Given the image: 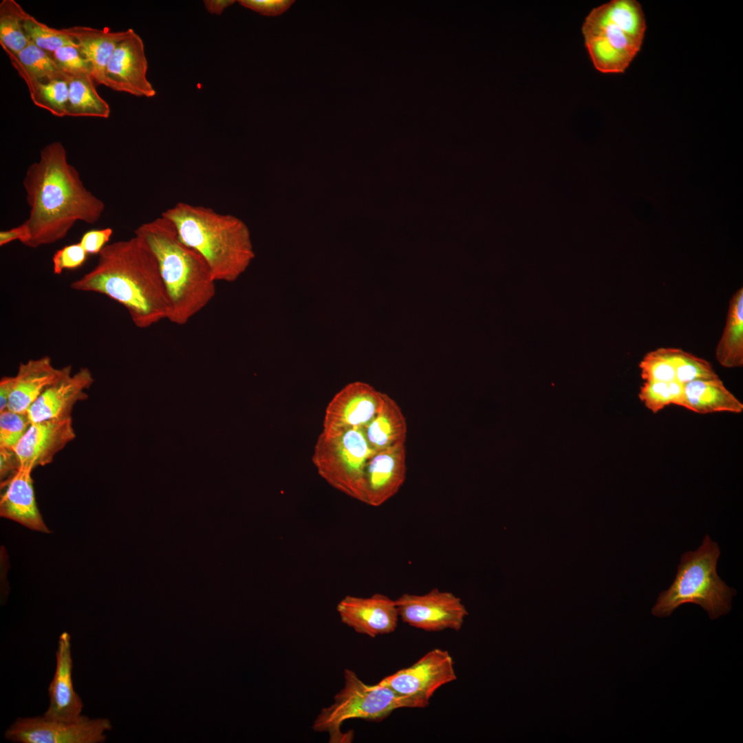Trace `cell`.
<instances>
[{"label": "cell", "instance_id": "obj_3", "mask_svg": "<svg viewBox=\"0 0 743 743\" xmlns=\"http://www.w3.org/2000/svg\"><path fill=\"white\" fill-rule=\"evenodd\" d=\"M134 233L158 261L169 303L167 319L176 325L186 324L215 294L216 280L208 265L180 239L173 223L162 215L141 224Z\"/></svg>", "mask_w": 743, "mask_h": 743}, {"label": "cell", "instance_id": "obj_24", "mask_svg": "<svg viewBox=\"0 0 743 743\" xmlns=\"http://www.w3.org/2000/svg\"><path fill=\"white\" fill-rule=\"evenodd\" d=\"M715 358L726 368L743 365V288L731 297L725 326L715 349Z\"/></svg>", "mask_w": 743, "mask_h": 743}, {"label": "cell", "instance_id": "obj_35", "mask_svg": "<svg viewBox=\"0 0 743 743\" xmlns=\"http://www.w3.org/2000/svg\"><path fill=\"white\" fill-rule=\"evenodd\" d=\"M87 255L79 242L63 247L56 250L52 257L54 273L60 274L64 270L81 266L86 261Z\"/></svg>", "mask_w": 743, "mask_h": 743}, {"label": "cell", "instance_id": "obj_12", "mask_svg": "<svg viewBox=\"0 0 743 743\" xmlns=\"http://www.w3.org/2000/svg\"><path fill=\"white\" fill-rule=\"evenodd\" d=\"M383 395L366 383L347 384L329 402L322 433L332 435L350 428H365L380 409Z\"/></svg>", "mask_w": 743, "mask_h": 743}, {"label": "cell", "instance_id": "obj_14", "mask_svg": "<svg viewBox=\"0 0 743 743\" xmlns=\"http://www.w3.org/2000/svg\"><path fill=\"white\" fill-rule=\"evenodd\" d=\"M406 475L405 443L375 452L365 468L361 502L381 506L398 492Z\"/></svg>", "mask_w": 743, "mask_h": 743}, {"label": "cell", "instance_id": "obj_19", "mask_svg": "<svg viewBox=\"0 0 743 743\" xmlns=\"http://www.w3.org/2000/svg\"><path fill=\"white\" fill-rule=\"evenodd\" d=\"M32 470L20 466L8 480L1 482V488L5 489L1 495L0 515L30 530L48 533L50 531L43 519L36 502Z\"/></svg>", "mask_w": 743, "mask_h": 743}, {"label": "cell", "instance_id": "obj_16", "mask_svg": "<svg viewBox=\"0 0 743 743\" xmlns=\"http://www.w3.org/2000/svg\"><path fill=\"white\" fill-rule=\"evenodd\" d=\"M75 437L72 417L32 422L14 448L20 466L34 469L50 464Z\"/></svg>", "mask_w": 743, "mask_h": 743}, {"label": "cell", "instance_id": "obj_40", "mask_svg": "<svg viewBox=\"0 0 743 743\" xmlns=\"http://www.w3.org/2000/svg\"><path fill=\"white\" fill-rule=\"evenodd\" d=\"M14 385V376H6L0 380V412L8 409V402Z\"/></svg>", "mask_w": 743, "mask_h": 743}, {"label": "cell", "instance_id": "obj_7", "mask_svg": "<svg viewBox=\"0 0 743 743\" xmlns=\"http://www.w3.org/2000/svg\"><path fill=\"white\" fill-rule=\"evenodd\" d=\"M400 708H419L411 698L399 696L387 686L367 685L349 669L344 671L343 688L333 703L321 709L312 729L330 735V742H351L352 733H343L341 725L350 719L380 721Z\"/></svg>", "mask_w": 743, "mask_h": 743}, {"label": "cell", "instance_id": "obj_9", "mask_svg": "<svg viewBox=\"0 0 743 743\" xmlns=\"http://www.w3.org/2000/svg\"><path fill=\"white\" fill-rule=\"evenodd\" d=\"M112 729L108 718L81 715L73 722L43 716L18 718L4 733L17 743H103Z\"/></svg>", "mask_w": 743, "mask_h": 743}, {"label": "cell", "instance_id": "obj_18", "mask_svg": "<svg viewBox=\"0 0 743 743\" xmlns=\"http://www.w3.org/2000/svg\"><path fill=\"white\" fill-rule=\"evenodd\" d=\"M71 636L64 632L58 638L56 668L48 687L50 704L43 715L49 719L73 722L81 715L83 703L74 689Z\"/></svg>", "mask_w": 743, "mask_h": 743}, {"label": "cell", "instance_id": "obj_25", "mask_svg": "<svg viewBox=\"0 0 743 743\" xmlns=\"http://www.w3.org/2000/svg\"><path fill=\"white\" fill-rule=\"evenodd\" d=\"M11 65L25 81L28 89L56 78L69 79L52 56L31 41L18 53L6 52Z\"/></svg>", "mask_w": 743, "mask_h": 743}, {"label": "cell", "instance_id": "obj_8", "mask_svg": "<svg viewBox=\"0 0 743 743\" xmlns=\"http://www.w3.org/2000/svg\"><path fill=\"white\" fill-rule=\"evenodd\" d=\"M374 453L363 428L354 427L332 435L321 433L312 460L319 475L328 484L362 502L365 468Z\"/></svg>", "mask_w": 743, "mask_h": 743}, {"label": "cell", "instance_id": "obj_38", "mask_svg": "<svg viewBox=\"0 0 743 743\" xmlns=\"http://www.w3.org/2000/svg\"><path fill=\"white\" fill-rule=\"evenodd\" d=\"M20 467L17 453L13 449L0 448V478L3 482L13 475Z\"/></svg>", "mask_w": 743, "mask_h": 743}, {"label": "cell", "instance_id": "obj_27", "mask_svg": "<svg viewBox=\"0 0 743 743\" xmlns=\"http://www.w3.org/2000/svg\"><path fill=\"white\" fill-rule=\"evenodd\" d=\"M28 12L15 0L0 3V45L4 52L18 53L29 43L24 29Z\"/></svg>", "mask_w": 743, "mask_h": 743}, {"label": "cell", "instance_id": "obj_15", "mask_svg": "<svg viewBox=\"0 0 743 743\" xmlns=\"http://www.w3.org/2000/svg\"><path fill=\"white\" fill-rule=\"evenodd\" d=\"M336 610L342 623L372 638L394 632L400 618L395 600L380 593L369 597L345 596Z\"/></svg>", "mask_w": 743, "mask_h": 743}, {"label": "cell", "instance_id": "obj_11", "mask_svg": "<svg viewBox=\"0 0 743 743\" xmlns=\"http://www.w3.org/2000/svg\"><path fill=\"white\" fill-rule=\"evenodd\" d=\"M395 601L404 623L427 632L459 631L468 614L458 596L438 588L420 595L403 594Z\"/></svg>", "mask_w": 743, "mask_h": 743}, {"label": "cell", "instance_id": "obj_17", "mask_svg": "<svg viewBox=\"0 0 743 743\" xmlns=\"http://www.w3.org/2000/svg\"><path fill=\"white\" fill-rule=\"evenodd\" d=\"M94 381L91 371L80 368L72 374V367L32 405L28 413L32 422L71 417L74 406L88 397L86 390Z\"/></svg>", "mask_w": 743, "mask_h": 743}, {"label": "cell", "instance_id": "obj_13", "mask_svg": "<svg viewBox=\"0 0 743 743\" xmlns=\"http://www.w3.org/2000/svg\"><path fill=\"white\" fill-rule=\"evenodd\" d=\"M147 70L143 41L132 30L113 52L105 69L104 85L137 97L152 98L156 91L147 78Z\"/></svg>", "mask_w": 743, "mask_h": 743}, {"label": "cell", "instance_id": "obj_10", "mask_svg": "<svg viewBox=\"0 0 743 743\" xmlns=\"http://www.w3.org/2000/svg\"><path fill=\"white\" fill-rule=\"evenodd\" d=\"M457 679L453 658L446 650L433 649L409 667L383 678L378 683L425 708L434 693Z\"/></svg>", "mask_w": 743, "mask_h": 743}, {"label": "cell", "instance_id": "obj_6", "mask_svg": "<svg viewBox=\"0 0 743 743\" xmlns=\"http://www.w3.org/2000/svg\"><path fill=\"white\" fill-rule=\"evenodd\" d=\"M720 554L718 545L708 535L696 551L683 553L674 582L669 589L660 593L652 614L669 616L685 603L699 605L713 620L727 614L736 592L717 574Z\"/></svg>", "mask_w": 743, "mask_h": 743}, {"label": "cell", "instance_id": "obj_32", "mask_svg": "<svg viewBox=\"0 0 743 743\" xmlns=\"http://www.w3.org/2000/svg\"><path fill=\"white\" fill-rule=\"evenodd\" d=\"M32 423L28 412H0V448L14 449Z\"/></svg>", "mask_w": 743, "mask_h": 743}, {"label": "cell", "instance_id": "obj_31", "mask_svg": "<svg viewBox=\"0 0 743 743\" xmlns=\"http://www.w3.org/2000/svg\"><path fill=\"white\" fill-rule=\"evenodd\" d=\"M23 25L30 41L51 54L63 46L77 45L65 28H51L28 13Z\"/></svg>", "mask_w": 743, "mask_h": 743}, {"label": "cell", "instance_id": "obj_37", "mask_svg": "<svg viewBox=\"0 0 743 743\" xmlns=\"http://www.w3.org/2000/svg\"><path fill=\"white\" fill-rule=\"evenodd\" d=\"M113 234V229L105 228L91 230L84 233L79 243L87 254H99Z\"/></svg>", "mask_w": 743, "mask_h": 743}, {"label": "cell", "instance_id": "obj_30", "mask_svg": "<svg viewBox=\"0 0 743 743\" xmlns=\"http://www.w3.org/2000/svg\"><path fill=\"white\" fill-rule=\"evenodd\" d=\"M638 398L644 405L656 413L670 405L682 407L684 399V385L676 381H644L640 388Z\"/></svg>", "mask_w": 743, "mask_h": 743}, {"label": "cell", "instance_id": "obj_23", "mask_svg": "<svg viewBox=\"0 0 743 743\" xmlns=\"http://www.w3.org/2000/svg\"><path fill=\"white\" fill-rule=\"evenodd\" d=\"M363 429L375 452L405 443L407 439L406 418L398 403L385 393L380 409Z\"/></svg>", "mask_w": 743, "mask_h": 743}, {"label": "cell", "instance_id": "obj_2", "mask_svg": "<svg viewBox=\"0 0 743 743\" xmlns=\"http://www.w3.org/2000/svg\"><path fill=\"white\" fill-rule=\"evenodd\" d=\"M70 287L102 294L119 303L139 328L168 317L169 299L158 261L136 235L106 245L96 265Z\"/></svg>", "mask_w": 743, "mask_h": 743}, {"label": "cell", "instance_id": "obj_26", "mask_svg": "<svg viewBox=\"0 0 743 743\" xmlns=\"http://www.w3.org/2000/svg\"><path fill=\"white\" fill-rule=\"evenodd\" d=\"M91 75L69 76L67 116L108 118L110 107L98 93Z\"/></svg>", "mask_w": 743, "mask_h": 743}, {"label": "cell", "instance_id": "obj_4", "mask_svg": "<svg viewBox=\"0 0 743 743\" xmlns=\"http://www.w3.org/2000/svg\"><path fill=\"white\" fill-rule=\"evenodd\" d=\"M161 215L173 223L184 244L202 256L216 281H236L255 257L248 227L233 215L182 202Z\"/></svg>", "mask_w": 743, "mask_h": 743}, {"label": "cell", "instance_id": "obj_22", "mask_svg": "<svg viewBox=\"0 0 743 743\" xmlns=\"http://www.w3.org/2000/svg\"><path fill=\"white\" fill-rule=\"evenodd\" d=\"M682 407L700 414L740 413L743 411L742 402L725 387L719 377L684 384Z\"/></svg>", "mask_w": 743, "mask_h": 743}, {"label": "cell", "instance_id": "obj_21", "mask_svg": "<svg viewBox=\"0 0 743 743\" xmlns=\"http://www.w3.org/2000/svg\"><path fill=\"white\" fill-rule=\"evenodd\" d=\"M65 29L89 61L94 81L97 85H104L105 69L113 52L133 29L114 32L107 28L97 29L79 25Z\"/></svg>", "mask_w": 743, "mask_h": 743}, {"label": "cell", "instance_id": "obj_29", "mask_svg": "<svg viewBox=\"0 0 743 743\" xmlns=\"http://www.w3.org/2000/svg\"><path fill=\"white\" fill-rule=\"evenodd\" d=\"M32 103L58 117L67 116L68 80L56 78L28 89Z\"/></svg>", "mask_w": 743, "mask_h": 743}, {"label": "cell", "instance_id": "obj_5", "mask_svg": "<svg viewBox=\"0 0 743 743\" xmlns=\"http://www.w3.org/2000/svg\"><path fill=\"white\" fill-rule=\"evenodd\" d=\"M585 47L594 67L623 73L640 51L646 30L636 0H612L592 9L582 25Z\"/></svg>", "mask_w": 743, "mask_h": 743}, {"label": "cell", "instance_id": "obj_36", "mask_svg": "<svg viewBox=\"0 0 743 743\" xmlns=\"http://www.w3.org/2000/svg\"><path fill=\"white\" fill-rule=\"evenodd\" d=\"M294 2L293 0H239L238 3L262 15L278 16L286 12Z\"/></svg>", "mask_w": 743, "mask_h": 743}, {"label": "cell", "instance_id": "obj_33", "mask_svg": "<svg viewBox=\"0 0 743 743\" xmlns=\"http://www.w3.org/2000/svg\"><path fill=\"white\" fill-rule=\"evenodd\" d=\"M639 368L644 381L676 380L674 367L662 347L646 354L639 363Z\"/></svg>", "mask_w": 743, "mask_h": 743}, {"label": "cell", "instance_id": "obj_28", "mask_svg": "<svg viewBox=\"0 0 743 743\" xmlns=\"http://www.w3.org/2000/svg\"><path fill=\"white\" fill-rule=\"evenodd\" d=\"M662 348L674 367L676 381L684 385L693 380L718 378L712 365L704 359L679 348Z\"/></svg>", "mask_w": 743, "mask_h": 743}, {"label": "cell", "instance_id": "obj_20", "mask_svg": "<svg viewBox=\"0 0 743 743\" xmlns=\"http://www.w3.org/2000/svg\"><path fill=\"white\" fill-rule=\"evenodd\" d=\"M69 366L56 368L47 356L20 363L14 376V385L8 409L28 412L32 405L66 372Z\"/></svg>", "mask_w": 743, "mask_h": 743}, {"label": "cell", "instance_id": "obj_39", "mask_svg": "<svg viewBox=\"0 0 743 743\" xmlns=\"http://www.w3.org/2000/svg\"><path fill=\"white\" fill-rule=\"evenodd\" d=\"M30 239V231L25 222L18 226L0 232V246L15 240H19L25 246Z\"/></svg>", "mask_w": 743, "mask_h": 743}, {"label": "cell", "instance_id": "obj_1", "mask_svg": "<svg viewBox=\"0 0 743 743\" xmlns=\"http://www.w3.org/2000/svg\"><path fill=\"white\" fill-rule=\"evenodd\" d=\"M23 186L30 207L25 223L30 239L25 246L32 248L60 241L78 221L97 222L105 209L103 202L84 186L59 141L41 150L39 160L28 168Z\"/></svg>", "mask_w": 743, "mask_h": 743}, {"label": "cell", "instance_id": "obj_41", "mask_svg": "<svg viewBox=\"0 0 743 743\" xmlns=\"http://www.w3.org/2000/svg\"><path fill=\"white\" fill-rule=\"evenodd\" d=\"M205 8L211 14L220 15L227 8L235 3L234 0H205Z\"/></svg>", "mask_w": 743, "mask_h": 743}, {"label": "cell", "instance_id": "obj_34", "mask_svg": "<svg viewBox=\"0 0 743 743\" xmlns=\"http://www.w3.org/2000/svg\"><path fill=\"white\" fill-rule=\"evenodd\" d=\"M52 56L69 77L85 74L91 76V64L77 45L63 46L53 52Z\"/></svg>", "mask_w": 743, "mask_h": 743}]
</instances>
